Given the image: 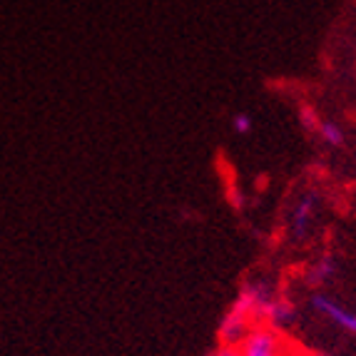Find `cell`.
Wrapping results in <instances>:
<instances>
[{"label": "cell", "instance_id": "cell-9", "mask_svg": "<svg viewBox=\"0 0 356 356\" xmlns=\"http://www.w3.org/2000/svg\"><path fill=\"white\" fill-rule=\"evenodd\" d=\"M299 118H302V125L307 127V130H312V132H316V130H319V125H321V118H319V113H316L314 107L304 105L302 110H299Z\"/></svg>", "mask_w": 356, "mask_h": 356}, {"label": "cell", "instance_id": "cell-4", "mask_svg": "<svg viewBox=\"0 0 356 356\" xmlns=\"http://www.w3.org/2000/svg\"><path fill=\"white\" fill-rule=\"evenodd\" d=\"M252 327H254V321H252L250 316L244 314V312H239L237 307H229V312H227L220 324V341L222 344L239 346V341L247 337V332H250Z\"/></svg>", "mask_w": 356, "mask_h": 356}, {"label": "cell", "instance_id": "cell-13", "mask_svg": "<svg viewBox=\"0 0 356 356\" xmlns=\"http://www.w3.org/2000/svg\"><path fill=\"white\" fill-rule=\"evenodd\" d=\"M291 354H294V351H291Z\"/></svg>", "mask_w": 356, "mask_h": 356}, {"label": "cell", "instance_id": "cell-12", "mask_svg": "<svg viewBox=\"0 0 356 356\" xmlns=\"http://www.w3.org/2000/svg\"><path fill=\"white\" fill-rule=\"evenodd\" d=\"M291 356H321V354H316V351H304V349H294V354Z\"/></svg>", "mask_w": 356, "mask_h": 356}, {"label": "cell", "instance_id": "cell-11", "mask_svg": "<svg viewBox=\"0 0 356 356\" xmlns=\"http://www.w3.org/2000/svg\"><path fill=\"white\" fill-rule=\"evenodd\" d=\"M209 356H242V351H239L237 344H222L220 341V346H217Z\"/></svg>", "mask_w": 356, "mask_h": 356}, {"label": "cell", "instance_id": "cell-1", "mask_svg": "<svg viewBox=\"0 0 356 356\" xmlns=\"http://www.w3.org/2000/svg\"><path fill=\"white\" fill-rule=\"evenodd\" d=\"M297 346H291L280 329L269 327V324H254L247 332V337L239 341V351L242 356H291V351Z\"/></svg>", "mask_w": 356, "mask_h": 356}, {"label": "cell", "instance_id": "cell-8", "mask_svg": "<svg viewBox=\"0 0 356 356\" xmlns=\"http://www.w3.org/2000/svg\"><path fill=\"white\" fill-rule=\"evenodd\" d=\"M332 274H334V261L329 259V257H324V259H319L314 267L309 269L307 282L309 284H321V282L332 280Z\"/></svg>", "mask_w": 356, "mask_h": 356}, {"label": "cell", "instance_id": "cell-2", "mask_svg": "<svg viewBox=\"0 0 356 356\" xmlns=\"http://www.w3.org/2000/svg\"><path fill=\"white\" fill-rule=\"evenodd\" d=\"M272 299H274V291L264 282H244L239 286V294L232 307H237L239 312H244L254 324H264V316H267V309L272 304Z\"/></svg>", "mask_w": 356, "mask_h": 356}, {"label": "cell", "instance_id": "cell-6", "mask_svg": "<svg viewBox=\"0 0 356 356\" xmlns=\"http://www.w3.org/2000/svg\"><path fill=\"white\" fill-rule=\"evenodd\" d=\"M316 204H319V197L316 195H304L297 202V207H294V212H291V229L297 232V234H304V232H307L309 222L314 220Z\"/></svg>", "mask_w": 356, "mask_h": 356}, {"label": "cell", "instance_id": "cell-5", "mask_svg": "<svg viewBox=\"0 0 356 356\" xmlns=\"http://www.w3.org/2000/svg\"><path fill=\"white\" fill-rule=\"evenodd\" d=\"M294 314H297V309H294V304H291L289 299L274 297L267 309V316H264V324H269V327H274V329H282L294 319Z\"/></svg>", "mask_w": 356, "mask_h": 356}, {"label": "cell", "instance_id": "cell-7", "mask_svg": "<svg viewBox=\"0 0 356 356\" xmlns=\"http://www.w3.org/2000/svg\"><path fill=\"white\" fill-rule=\"evenodd\" d=\"M316 132H319L321 143H327L329 147H339V145L344 143V130L337 122H332V120H321V125Z\"/></svg>", "mask_w": 356, "mask_h": 356}, {"label": "cell", "instance_id": "cell-3", "mask_svg": "<svg viewBox=\"0 0 356 356\" xmlns=\"http://www.w3.org/2000/svg\"><path fill=\"white\" fill-rule=\"evenodd\" d=\"M312 307H314L321 316H327L332 324H337V327L344 329V332L356 334V312L344 309L341 304H337L334 299H329L327 294H314V297H312Z\"/></svg>", "mask_w": 356, "mask_h": 356}, {"label": "cell", "instance_id": "cell-10", "mask_svg": "<svg viewBox=\"0 0 356 356\" xmlns=\"http://www.w3.org/2000/svg\"><path fill=\"white\" fill-rule=\"evenodd\" d=\"M232 130L237 132V135H247L252 130V118L247 113H237L232 118Z\"/></svg>", "mask_w": 356, "mask_h": 356}]
</instances>
